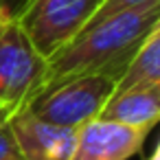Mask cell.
Segmentation results:
<instances>
[{"label":"cell","mask_w":160,"mask_h":160,"mask_svg":"<svg viewBox=\"0 0 160 160\" xmlns=\"http://www.w3.org/2000/svg\"><path fill=\"white\" fill-rule=\"evenodd\" d=\"M24 160H70L77 142V129L57 125L24 110L9 118Z\"/></svg>","instance_id":"cell-6"},{"label":"cell","mask_w":160,"mask_h":160,"mask_svg":"<svg viewBox=\"0 0 160 160\" xmlns=\"http://www.w3.org/2000/svg\"><path fill=\"white\" fill-rule=\"evenodd\" d=\"M118 81L121 79L114 75L75 77L42 92L29 110L44 121L77 129L79 125L101 116L105 103L116 92Z\"/></svg>","instance_id":"cell-3"},{"label":"cell","mask_w":160,"mask_h":160,"mask_svg":"<svg viewBox=\"0 0 160 160\" xmlns=\"http://www.w3.org/2000/svg\"><path fill=\"white\" fill-rule=\"evenodd\" d=\"M0 160H24L9 121L0 118Z\"/></svg>","instance_id":"cell-9"},{"label":"cell","mask_w":160,"mask_h":160,"mask_svg":"<svg viewBox=\"0 0 160 160\" xmlns=\"http://www.w3.org/2000/svg\"><path fill=\"white\" fill-rule=\"evenodd\" d=\"M145 129L97 116L77 127V142L70 160H129L140 153Z\"/></svg>","instance_id":"cell-5"},{"label":"cell","mask_w":160,"mask_h":160,"mask_svg":"<svg viewBox=\"0 0 160 160\" xmlns=\"http://www.w3.org/2000/svg\"><path fill=\"white\" fill-rule=\"evenodd\" d=\"M101 116L151 132L160 123V79H138L118 86Z\"/></svg>","instance_id":"cell-7"},{"label":"cell","mask_w":160,"mask_h":160,"mask_svg":"<svg viewBox=\"0 0 160 160\" xmlns=\"http://www.w3.org/2000/svg\"><path fill=\"white\" fill-rule=\"evenodd\" d=\"M158 20L160 0H153V2L114 11L88 24L66 46L48 57L42 92L62 81L86 75H114L121 79L145 35Z\"/></svg>","instance_id":"cell-1"},{"label":"cell","mask_w":160,"mask_h":160,"mask_svg":"<svg viewBox=\"0 0 160 160\" xmlns=\"http://www.w3.org/2000/svg\"><path fill=\"white\" fill-rule=\"evenodd\" d=\"M147 160H160V138H158V145H156V149H153V153L147 158Z\"/></svg>","instance_id":"cell-12"},{"label":"cell","mask_w":160,"mask_h":160,"mask_svg":"<svg viewBox=\"0 0 160 160\" xmlns=\"http://www.w3.org/2000/svg\"><path fill=\"white\" fill-rule=\"evenodd\" d=\"M145 2H153V0H103L101 7L97 9V13L90 18L88 24L101 20V18H105V16L114 13V11H121V9H127V7H136V5H145Z\"/></svg>","instance_id":"cell-10"},{"label":"cell","mask_w":160,"mask_h":160,"mask_svg":"<svg viewBox=\"0 0 160 160\" xmlns=\"http://www.w3.org/2000/svg\"><path fill=\"white\" fill-rule=\"evenodd\" d=\"M138 79H160V20L145 35L129 66L125 68L118 86L138 81Z\"/></svg>","instance_id":"cell-8"},{"label":"cell","mask_w":160,"mask_h":160,"mask_svg":"<svg viewBox=\"0 0 160 160\" xmlns=\"http://www.w3.org/2000/svg\"><path fill=\"white\" fill-rule=\"evenodd\" d=\"M44 57L20 20L0 13V118L9 121L31 108L46 81Z\"/></svg>","instance_id":"cell-2"},{"label":"cell","mask_w":160,"mask_h":160,"mask_svg":"<svg viewBox=\"0 0 160 160\" xmlns=\"http://www.w3.org/2000/svg\"><path fill=\"white\" fill-rule=\"evenodd\" d=\"M103 0H27L18 20L35 48L51 57L81 33Z\"/></svg>","instance_id":"cell-4"},{"label":"cell","mask_w":160,"mask_h":160,"mask_svg":"<svg viewBox=\"0 0 160 160\" xmlns=\"http://www.w3.org/2000/svg\"><path fill=\"white\" fill-rule=\"evenodd\" d=\"M24 5H27V0H0V13L18 18V13L22 11Z\"/></svg>","instance_id":"cell-11"}]
</instances>
